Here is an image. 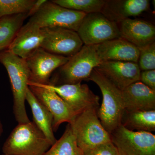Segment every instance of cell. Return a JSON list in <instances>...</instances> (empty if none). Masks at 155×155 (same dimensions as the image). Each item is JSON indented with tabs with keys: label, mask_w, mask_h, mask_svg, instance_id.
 <instances>
[{
	"label": "cell",
	"mask_w": 155,
	"mask_h": 155,
	"mask_svg": "<svg viewBox=\"0 0 155 155\" xmlns=\"http://www.w3.org/2000/svg\"><path fill=\"white\" fill-rule=\"evenodd\" d=\"M122 125L128 130L151 132L155 130V110L125 112Z\"/></svg>",
	"instance_id": "obj_21"
},
{
	"label": "cell",
	"mask_w": 155,
	"mask_h": 155,
	"mask_svg": "<svg viewBox=\"0 0 155 155\" xmlns=\"http://www.w3.org/2000/svg\"><path fill=\"white\" fill-rule=\"evenodd\" d=\"M87 14L47 1L28 22L40 28L61 27L77 32Z\"/></svg>",
	"instance_id": "obj_6"
},
{
	"label": "cell",
	"mask_w": 155,
	"mask_h": 155,
	"mask_svg": "<svg viewBox=\"0 0 155 155\" xmlns=\"http://www.w3.org/2000/svg\"><path fill=\"white\" fill-rule=\"evenodd\" d=\"M35 0H0V17L28 13Z\"/></svg>",
	"instance_id": "obj_24"
},
{
	"label": "cell",
	"mask_w": 155,
	"mask_h": 155,
	"mask_svg": "<svg viewBox=\"0 0 155 155\" xmlns=\"http://www.w3.org/2000/svg\"><path fill=\"white\" fill-rule=\"evenodd\" d=\"M28 85L31 91L52 115L54 132L57 131L62 123L73 122L77 115L55 92L31 84Z\"/></svg>",
	"instance_id": "obj_12"
},
{
	"label": "cell",
	"mask_w": 155,
	"mask_h": 155,
	"mask_svg": "<svg viewBox=\"0 0 155 155\" xmlns=\"http://www.w3.org/2000/svg\"><path fill=\"white\" fill-rule=\"evenodd\" d=\"M52 2L66 8L90 14L101 12L105 0H54Z\"/></svg>",
	"instance_id": "obj_23"
},
{
	"label": "cell",
	"mask_w": 155,
	"mask_h": 155,
	"mask_svg": "<svg viewBox=\"0 0 155 155\" xmlns=\"http://www.w3.org/2000/svg\"><path fill=\"white\" fill-rule=\"evenodd\" d=\"M2 155H5L3 154Z\"/></svg>",
	"instance_id": "obj_31"
},
{
	"label": "cell",
	"mask_w": 155,
	"mask_h": 155,
	"mask_svg": "<svg viewBox=\"0 0 155 155\" xmlns=\"http://www.w3.org/2000/svg\"><path fill=\"white\" fill-rule=\"evenodd\" d=\"M88 80L96 84L101 91L103 101L97 110V115L103 127L110 134L122 125L125 113L122 91L94 69Z\"/></svg>",
	"instance_id": "obj_2"
},
{
	"label": "cell",
	"mask_w": 155,
	"mask_h": 155,
	"mask_svg": "<svg viewBox=\"0 0 155 155\" xmlns=\"http://www.w3.org/2000/svg\"><path fill=\"white\" fill-rule=\"evenodd\" d=\"M148 0H105L101 13L117 24L149 10Z\"/></svg>",
	"instance_id": "obj_14"
},
{
	"label": "cell",
	"mask_w": 155,
	"mask_h": 155,
	"mask_svg": "<svg viewBox=\"0 0 155 155\" xmlns=\"http://www.w3.org/2000/svg\"><path fill=\"white\" fill-rule=\"evenodd\" d=\"M28 83L54 91L77 116L87 109L99 108V97L94 94L87 84H82L81 82L61 85L39 84L31 82Z\"/></svg>",
	"instance_id": "obj_9"
},
{
	"label": "cell",
	"mask_w": 155,
	"mask_h": 155,
	"mask_svg": "<svg viewBox=\"0 0 155 155\" xmlns=\"http://www.w3.org/2000/svg\"><path fill=\"white\" fill-rule=\"evenodd\" d=\"M122 92L125 112L155 110V90L141 81L132 83Z\"/></svg>",
	"instance_id": "obj_16"
},
{
	"label": "cell",
	"mask_w": 155,
	"mask_h": 155,
	"mask_svg": "<svg viewBox=\"0 0 155 155\" xmlns=\"http://www.w3.org/2000/svg\"><path fill=\"white\" fill-rule=\"evenodd\" d=\"M82 155H118L119 150L112 142L82 151Z\"/></svg>",
	"instance_id": "obj_26"
},
{
	"label": "cell",
	"mask_w": 155,
	"mask_h": 155,
	"mask_svg": "<svg viewBox=\"0 0 155 155\" xmlns=\"http://www.w3.org/2000/svg\"><path fill=\"white\" fill-rule=\"evenodd\" d=\"M118 150H119V153H118V155H125V154L122 152L120 150H119V149H118Z\"/></svg>",
	"instance_id": "obj_30"
},
{
	"label": "cell",
	"mask_w": 155,
	"mask_h": 155,
	"mask_svg": "<svg viewBox=\"0 0 155 155\" xmlns=\"http://www.w3.org/2000/svg\"><path fill=\"white\" fill-rule=\"evenodd\" d=\"M120 36L139 49L155 42V27L143 19L129 18L119 23Z\"/></svg>",
	"instance_id": "obj_15"
},
{
	"label": "cell",
	"mask_w": 155,
	"mask_h": 155,
	"mask_svg": "<svg viewBox=\"0 0 155 155\" xmlns=\"http://www.w3.org/2000/svg\"><path fill=\"white\" fill-rule=\"evenodd\" d=\"M97 109L91 108L83 111L69 124L78 146L82 151L112 142L110 134L98 117Z\"/></svg>",
	"instance_id": "obj_5"
},
{
	"label": "cell",
	"mask_w": 155,
	"mask_h": 155,
	"mask_svg": "<svg viewBox=\"0 0 155 155\" xmlns=\"http://www.w3.org/2000/svg\"><path fill=\"white\" fill-rule=\"evenodd\" d=\"M138 65L140 70L155 69V42L139 49Z\"/></svg>",
	"instance_id": "obj_25"
},
{
	"label": "cell",
	"mask_w": 155,
	"mask_h": 155,
	"mask_svg": "<svg viewBox=\"0 0 155 155\" xmlns=\"http://www.w3.org/2000/svg\"><path fill=\"white\" fill-rule=\"evenodd\" d=\"M25 101L31 109L34 123L52 145L57 141L53 130L52 115L33 94L29 87L26 91Z\"/></svg>",
	"instance_id": "obj_19"
},
{
	"label": "cell",
	"mask_w": 155,
	"mask_h": 155,
	"mask_svg": "<svg viewBox=\"0 0 155 155\" xmlns=\"http://www.w3.org/2000/svg\"><path fill=\"white\" fill-rule=\"evenodd\" d=\"M28 17L26 13L0 17V52L8 48Z\"/></svg>",
	"instance_id": "obj_20"
},
{
	"label": "cell",
	"mask_w": 155,
	"mask_h": 155,
	"mask_svg": "<svg viewBox=\"0 0 155 155\" xmlns=\"http://www.w3.org/2000/svg\"><path fill=\"white\" fill-rule=\"evenodd\" d=\"M112 142L125 155H155V135L128 130L122 125L110 134Z\"/></svg>",
	"instance_id": "obj_8"
},
{
	"label": "cell",
	"mask_w": 155,
	"mask_h": 155,
	"mask_svg": "<svg viewBox=\"0 0 155 155\" xmlns=\"http://www.w3.org/2000/svg\"><path fill=\"white\" fill-rule=\"evenodd\" d=\"M69 58L51 54L41 48L37 49L25 60L30 71L29 82L49 84L53 72L66 64Z\"/></svg>",
	"instance_id": "obj_11"
},
{
	"label": "cell",
	"mask_w": 155,
	"mask_h": 155,
	"mask_svg": "<svg viewBox=\"0 0 155 155\" xmlns=\"http://www.w3.org/2000/svg\"><path fill=\"white\" fill-rule=\"evenodd\" d=\"M44 38L42 28L29 22L22 26L8 49L22 59H26L41 47Z\"/></svg>",
	"instance_id": "obj_18"
},
{
	"label": "cell",
	"mask_w": 155,
	"mask_h": 155,
	"mask_svg": "<svg viewBox=\"0 0 155 155\" xmlns=\"http://www.w3.org/2000/svg\"><path fill=\"white\" fill-rule=\"evenodd\" d=\"M47 2L46 0H35L31 9L28 13V17H32L39 11L44 3Z\"/></svg>",
	"instance_id": "obj_28"
},
{
	"label": "cell",
	"mask_w": 155,
	"mask_h": 155,
	"mask_svg": "<svg viewBox=\"0 0 155 155\" xmlns=\"http://www.w3.org/2000/svg\"><path fill=\"white\" fill-rule=\"evenodd\" d=\"M44 38L41 47L48 52L70 58L83 46L76 31L61 27L42 28Z\"/></svg>",
	"instance_id": "obj_10"
},
{
	"label": "cell",
	"mask_w": 155,
	"mask_h": 155,
	"mask_svg": "<svg viewBox=\"0 0 155 155\" xmlns=\"http://www.w3.org/2000/svg\"><path fill=\"white\" fill-rule=\"evenodd\" d=\"M94 69L122 91L140 79L141 70L138 64L134 62L104 61Z\"/></svg>",
	"instance_id": "obj_13"
},
{
	"label": "cell",
	"mask_w": 155,
	"mask_h": 155,
	"mask_svg": "<svg viewBox=\"0 0 155 155\" xmlns=\"http://www.w3.org/2000/svg\"><path fill=\"white\" fill-rule=\"evenodd\" d=\"M140 81L150 88L155 90V69L142 71Z\"/></svg>",
	"instance_id": "obj_27"
},
{
	"label": "cell",
	"mask_w": 155,
	"mask_h": 155,
	"mask_svg": "<svg viewBox=\"0 0 155 155\" xmlns=\"http://www.w3.org/2000/svg\"><path fill=\"white\" fill-rule=\"evenodd\" d=\"M3 132V127L2 124V121L0 119V137L2 135V134Z\"/></svg>",
	"instance_id": "obj_29"
},
{
	"label": "cell",
	"mask_w": 155,
	"mask_h": 155,
	"mask_svg": "<svg viewBox=\"0 0 155 155\" xmlns=\"http://www.w3.org/2000/svg\"><path fill=\"white\" fill-rule=\"evenodd\" d=\"M43 155H82V150L78 146L70 124L67 125L61 138L57 140Z\"/></svg>",
	"instance_id": "obj_22"
},
{
	"label": "cell",
	"mask_w": 155,
	"mask_h": 155,
	"mask_svg": "<svg viewBox=\"0 0 155 155\" xmlns=\"http://www.w3.org/2000/svg\"><path fill=\"white\" fill-rule=\"evenodd\" d=\"M52 145L33 122L18 124L2 147L5 155H43Z\"/></svg>",
	"instance_id": "obj_3"
},
{
	"label": "cell",
	"mask_w": 155,
	"mask_h": 155,
	"mask_svg": "<svg viewBox=\"0 0 155 155\" xmlns=\"http://www.w3.org/2000/svg\"><path fill=\"white\" fill-rule=\"evenodd\" d=\"M0 63L8 74L14 98L13 110L18 124L30 122L25 107V94L30 81V73L25 59L8 50L0 52Z\"/></svg>",
	"instance_id": "obj_1"
},
{
	"label": "cell",
	"mask_w": 155,
	"mask_h": 155,
	"mask_svg": "<svg viewBox=\"0 0 155 155\" xmlns=\"http://www.w3.org/2000/svg\"><path fill=\"white\" fill-rule=\"evenodd\" d=\"M95 47L102 62L107 61L138 62L139 50L122 38L96 45Z\"/></svg>",
	"instance_id": "obj_17"
},
{
	"label": "cell",
	"mask_w": 155,
	"mask_h": 155,
	"mask_svg": "<svg viewBox=\"0 0 155 155\" xmlns=\"http://www.w3.org/2000/svg\"><path fill=\"white\" fill-rule=\"evenodd\" d=\"M77 32L85 45H96L121 38L118 24L101 12L87 14Z\"/></svg>",
	"instance_id": "obj_7"
},
{
	"label": "cell",
	"mask_w": 155,
	"mask_h": 155,
	"mask_svg": "<svg viewBox=\"0 0 155 155\" xmlns=\"http://www.w3.org/2000/svg\"><path fill=\"white\" fill-rule=\"evenodd\" d=\"M95 45H83L80 51L69 58V61L60 67L58 76L53 83L61 85L75 84L88 80L92 71L101 63Z\"/></svg>",
	"instance_id": "obj_4"
}]
</instances>
